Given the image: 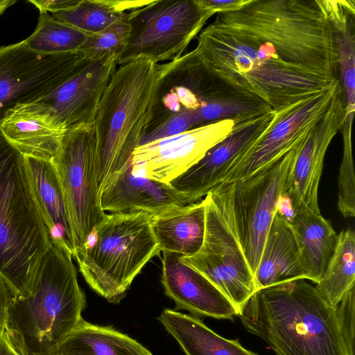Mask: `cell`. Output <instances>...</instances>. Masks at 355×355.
I'll return each instance as SVG.
<instances>
[{
    "label": "cell",
    "instance_id": "6da1fadb",
    "mask_svg": "<svg viewBox=\"0 0 355 355\" xmlns=\"http://www.w3.org/2000/svg\"><path fill=\"white\" fill-rule=\"evenodd\" d=\"M193 52L209 98L278 111L340 83L334 27L324 0H250L216 14Z\"/></svg>",
    "mask_w": 355,
    "mask_h": 355
},
{
    "label": "cell",
    "instance_id": "7a4b0ae2",
    "mask_svg": "<svg viewBox=\"0 0 355 355\" xmlns=\"http://www.w3.org/2000/svg\"><path fill=\"white\" fill-rule=\"evenodd\" d=\"M171 64L137 59L116 69L94 121L99 195L132 165L152 123L161 83Z\"/></svg>",
    "mask_w": 355,
    "mask_h": 355
},
{
    "label": "cell",
    "instance_id": "3957f363",
    "mask_svg": "<svg viewBox=\"0 0 355 355\" xmlns=\"http://www.w3.org/2000/svg\"><path fill=\"white\" fill-rule=\"evenodd\" d=\"M238 316L276 355H346L336 307L324 302L306 279L256 291Z\"/></svg>",
    "mask_w": 355,
    "mask_h": 355
},
{
    "label": "cell",
    "instance_id": "277c9868",
    "mask_svg": "<svg viewBox=\"0 0 355 355\" xmlns=\"http://www.w3.org/2000/svg\"><path fill=\"white\" fill-rule=\"evenodd\" d=\"M52 244L24 156L0 131V272L26 293Z\"/></svg>",
    "mask_w": 355,
    "mask_h": 355
},
{
    "label": "cell",
    "instance_id": "5b68a950",
    "mask_svg": "<svg viewBox=\"0 0 355 355\" xmlns=\"http://www.w3.org/2000/svg\"><path fill=\"white\" fill-rule=\"evenodd\" d=\"M85 307L72 258L52 245L28 291L12 305L8 327L21 335L29 352H42L81 321Z\"/></svg>",
    "mask_w": 355,
    "mask_h": 355
},
{
    "label": "cell",
    "instance_id": "8992f818",
    "mask_svg": "<svg viewBox=\"0 0 355 355\" xmlns=\"http://www.w3.org/2000/svg\"><path fill=\"white\" fill-rule=\"evenodd\" d=\"M150 219L144 211L107 214L76 259L89 286L110 303L122 300L144 266L160 252Z\"/></svg>",
    "mask_w": 355,
    "mask_h": 355
},
{
    "label": "cell",
    "instance_id": "52a82bcc",
    "mask_svg": "<svg viewBox=\"0 0 355 355\" xmlns=\"http://www.w3.org/2000/svg\"><path fill=\"white\" fill-rule=\"evenodd\" d=\"M205 230L200 250L180 261L213 283L230 300L237 316L256 292L254 275L238 236L232 184H219L205 197Z\"/></svg>",
    "mask_w": 355,
    "mask_h": 355
},
{
    "label": "cell",
    "instance_id": "ba28073f",
    "mask_svg": "<svg viewBox=\"0 0 355 355\" xmlns=\"http://www.w3.org/2000/svg\"><path fill=\"white\" fill-rule=\"evenodd\" d=\"M214 15L199 0H153L130 10L129 39L117 64L140 58L156 63L179 59Z\"/></svg>",
    "mask_w": 355,
    "mask_h": 355
},
{
    "label": "cell",
    "instance_id": "9c48e42d",
    "mask_svg": "<svg viewBox=\"0 0 355 355\" xmlns=\"http://www.w3.org/2000/svg\"><path fill=\"white\" fill-rule=\"evenodd\" d=\"M52 161L71 220L76 259L107 216L100 201L94 123L69 128Z\"/></svg>",
    "mask_w": 355,
    "mask_h": 355
},
{
    "label": "cell",
    "instance_id": "30bf717a",
    "mask_svg": "<svg viewBox=\"0 0 355 355\" xmlns=\"http://www.w3.org/2000/svg\"><path fill=\"white\" fill-rule=\"evenodd\" d=\"M340 89V83L275 111L270 124L242 150L221 183L245 179L304 142Z\"/></svg>",
    "mask_w": 355,
    "mask_h": 355
},
{
    "label": "cell",
    "instance_id": "8fae6325",
    "mask_svg": "<svg viewBox=\"0 0 355 355\" xmlns=\"http://www.w3.org/2000/svg\"><path fill=\"white\" fill-rule=\"evenodd\" d=\"M304 141L250 177L231 183L236 231L253 275L288 175Z\"/></svg>",
    "mask_w": 355,
    "mask_h": 355
},
{
    "label": "cell",
    "instance_id": "7c38bea8",
    "mask_svg": "<svg viewBox=\"0 0 355 355\" xmlns=\"http://www.w3.org/2000/svg\"><path fill=\"white\" fill-rule=\"evenodd\" d=\"M86 61L80 51L40 53L23 41L0 46V121L17 105L51 94Z\"/></svg>",
    "mask_w": 355,
    "mask_h": 355
},
{
    "label": "cell",
    "instance_id": "4fadbf2b",
    "mask_svg": "<svg viewBox=\"0 0 355 355\" xmlns=\"http://www.w3.org/2000/svg\"><path fill=\"white\" fill-rule=\"evenodd\" d=\"M238 118L207 123L179 135L139 146L133 153L132 172L168 184L198 162L210 148L227 137Z\"/></svg>",
    "mask_w": 355,
    "mask_h": 355
},
{
    "label": "cell",
    "instance_id": "5bb4252c",
    "mask_svg": "<svg viewBox=\"0 0 355 355\" xmlns=\"http://www.w3.org/2000/svg\"><path fill=\"white\" fill-rule=\"evenodd\" d=\"M343 89L301 146L287 178L281 201L290 209L291 216L301 209L320 213L318 187L326 152L345 121Z\"/></svg>",
    "mask_w": 355,
    "mask_h": 355
},
{
    "label": "cell",
    "instance_id": "9a60e30c",
    "mask_svg": "<svg viewBox=\"0 0 355 355\" xmlns=\"http://www.w3.org/2000/svg\"><path fill=\"white\" fill-rule=\"evenodd\" d=\"M275 112L238 118L227 137L168 184L187 204L200 200L221 183L242 150L270 124Z\"/></svg>",
    "mask_w": 355,
    "mask_h": 355
},
{
    "label": "cell",
    "instance_id": "2e32d148",
    "mask_svg": "<svg viewBox=\"0 0 355 355\" xmlns=\"http://www.w3.org/2000/svg\"><path fill=\"white\" fill-rule=\"evenodd\" d=\"M116 65L115 58L87 60L75 73L37 102L49 107L67 130L94 123L98 104Z\"/></svg>",
    "mask_w": 355,
    "mask_h": 355
},
{
    "label": "cell",
    "instance_id": "e0dca14e",
    "mask_svg": "<svg viewBox=\"0 0 355 355\" xmlns=\"http://www.w3.org/2000/svg\"><path fill=\"white\" fill-rule=\"evenodd\" d=\"M178 254L163 252L162 284L177 309L193 316L232 320L237 312L224 294L207 278L180 259Z\"/></svg>",
    "mask_w": 355,
    "mask_h": 355
},
{
    "label": "cell",
    "instance_id": "ac0fdd59",
    "mask_svg": "<svg viewBox=\"0 0 355 355\" xmlns=\"http://www.w3.org/2000/svg\"><path fill=\"white\" fill-rule=\"evenodd\" d=\"M67 129L41 102L18 105L0 121V131L24 156L52 160Z\"/></svg>",
    "mask_w": 355,
    "mask_h": 355
},
{
    "label": "cell",
    "instance_id": "d6986e66",
    "mask_svg": "<svg viewBox=\"0 0 355 355\" xmlns=\"http://www.w3.org/2000/svg\"><path fill=\"white\" fill-rule=\"evenodd\" d=\"M254 279L256 291L297 279L313 282L293 228L278 209L265 239Z\"/></svg>",
    "mask_w": 355,
    "mask_h": 355
},
{
    "label": "cell",
    "instance_id": "ffe728a7",
    "mask_svg": "<svg viewBox=\"0 0 355 355\" xmlns=\"http://www.w3.org/2000/svg\"><path fill=\"white\" fill-rule=\"evenodd\" d=\"M37 205L52 245L75 258L73 234L52 160L24 156Z\"/></svg>",
    "mask_w": 355,
    "mask_h": 355
},
{
    "label": "cell",
    "instance_id": "44dd1931",
    "mask_svg": "<svg viewBox=\"0 0 355 355\" xmlns=\"http://www.w3.org/2000/svg\"><path fill=\"white\" fill-rule=\"evenodd\" d=\"M132 165L101 193L103 210L111 213L144 211L150 215L171 207L187 205L168 184L132 173Z\"/></svg>",
    "mask_w": 355,
    "mask_h": 355
},
{
    "label": "cell",
    "instance_id": "7402d4cb",
    "mask_svg": "<svg viewBox=\"0 0 355 355\" xmlns=\"http://www.w3.org/2000/svg\"><path fill=\"white\" fill-rule=\"evenodd\" d=\"M205 198L151 215V228L160 252L192 256L200 249L205 230Z\"/></svg>",
    "mask_w": 355,
    "mask_h": 355
},
{
    "label": "cell",
    "instance_id": "603a6c76",
    "mask_svg": "<svg viewBox=\"0 0 355 355\" xmlns=\"http://www.w3.org/2000/svg\"><path fill=\"white\" fill-rule=\"evenodd\" d=\"M29 355H153L136 340L113 327L83 318L55 345Z\"/></svg>",
    "mask_w": 355,
    "mask_h": 355
},
{
    "label": "cell",
    "instance_id": "cb8c5ba5",
    "mask_svg": "<svg viewBox=\"0 0 355 355\" xmlns=\"http://www.w3.org/2000/svg\"><path fill=\"white\" fill-rule=\"evenodd\" d=\"M157 319L185 355H258L245 348L239 339L217 334L196 316L164 309Z\"/></svg>",
    "mask_w": 355,
    "mask_h": 355
},
{
    "label": "cell",
    "instance_id": "d4e9b609",
    "mask_svg": "<svg viewBox=\"0 0 355 355\" xmlns=\"http://www.w3.org/2000/svg\"><path fill=\"white\" fill-rule=\"evenodd\" d=\"M289 222L296 234L313 282L316 284L334 252L338 234L320 213L308 209L295 212Z\"/></svg>",
    "mask_w": 355,
    "mask_h": 355
},
{
    "label": "cell",
    "instance_id": "484cf974",
    "mask_svg": "<svg viewBox=\"0 0 355 355\" xmlns=\"http://www.w3.org/2000/svg\"><path fill=\"white\" fill-rule=\"evenodd\" d=\"M355 283V234L349 227L338 234L334 252L315 286L320 297L336 307Z\"/></svg>",
    "mask_w": 355,
    "mask_h": 355
},
{
    "label": "cell",
    "instance_id": "4316f807",
    "mask_svg": "<svg viewBox=\"0 0 355 355\" xmlns=\"http://www.w3.org/2000/svg\"><path fill=\"white\" fill-rule=\"evenodd\" d=\"M150 1L80 0L73 8L51 14L58 21L87 35L102 31L126 10L144 6Z\"/></svg>",
    "mask_w": 355,
    "mask_h": 355
},
{
    "label": "cell",
    "instance_id": "83f0119b",
    "mask_svg": "<svg viewBox=\"0 0 355 355\" xmlns=\"http://www.w3.org/2000/svg\"><path fill=\"white\" fill-rule=\"evenodd\" d=\"M87 34L49 13L40 14L34 32L23 40L31 50L44 54L79 51Z\"/></svg>",
    "mask_w": 355,
    "mask_h": 355
},
{
    "label": "cell",
    "instance_id": "f1b7e54d",
    "mask_svg": "<svg viewBox=\"0 0 355 355\" xmlns=\"http://www.w3.org/2000/svg\"><path fill=\"white\" fill-rule=\"evenodd\" d=\"M130 24L128 12L101 32L87 35L79 51L89 61L120 58L129 39Z\"/></svg>",
    "mask_w": 355,
    "mask_h": 355
},
{
    "label": "cell",
    "instance_id": "f546056e",
    "mask_svg": "<svg viewBox=\"0 0 355 355\" xmlns=\"http://www.w3.org/2000/svg\"><path fill=\"white\" fill-rule=\"evenodd\" d=\"M196 110L201 125L205 122L259 115L272 110L258 103L222 97L202 100Z\"/></svg>",
    "mask_w": 355,
    "mask_h": 355
},
{
    "label": "cell",
    "instance_id": "4dcf8cb0",
    "mask_svg": "<svg viewBox=\"0 0 355 355\" xmlns=\"http://www.w3.org/2000/svg\"><path fill=\"white\" fill-rule=\"evenodd\" d=\"M198 125L200 123L196 110L182 107L178 112L170 114L153 130L146 132L141 146L179 135Z\"/></svg>",
    "mask_w": 355,
    "mask_h": 355
},
{
    "label": "cell",
    "instance_id": "1f68e13d",
    "mask_svg": "<svg viewBox=\"0 0 355 355\" xmlns=\"http://www.w3.org/2000/svg\"><path fill=\"white\" fill-rule=\"evenodd\" d=\"M354 287L336 306L338 329L346 355H354Z\"/></svg>",
    "mask_w": 355,
    "mask_h": 355
},
{
    "label": "cell",
    "instance_id": "d6a6232c",
    "mask_svg": "<svg viewBox=\"0 0 355 355\" xmlns=\"http://www.w3.org/2000/svg\"><path fill=\"white\" fill-rule=\"evenodd\" d=\"M18 295L17 289L0 272V331L8 326L10 310Z\"/></svg>",
    "mask_w": 355,
    "mask_h": 355
},
{
    "label": "cell",
    "instance_id": "836d02e7",
    "mask_svg": "<svg viewBox=\"0 0 355 355\" xmlns=\"http://www.w3.org/2000/svg\"><path fill=\"white\" fill-rule=\"evenodd\" d=\"M0 355H29L23 338L8 327L0 331Z\"/></svg>",
    "mask_w": 355,
    "mask_h": 355
},
{
    "label": "cell",
    "instance_id": "e575fe53",
    "mask_svg": "<svg viewBox=\"0 0 355 355\" xmlns=\"http://www.w3.org/2000/svg\"><path fill=\"white\" fill-rule=\"evenodd\" d=\"M80 0H29L40 14H51L66 11L75 7Z\"/></svg>",
    "mask_w": 355,
    "mask_h": 355
},
{
    "label": "cell",
    "instance_id": "d590c367",
    "mask_svg": "<svg viewBox=\"0 0 355 355\" xmlns=\"http://www.w3.org/2000/svg\"><path fill=\"white\" fill-rule=\"evenodd\" d=\"M206 8L214 14L227 12L241 8L250 0H199Z\"/></svg>",
    "mask_w": 355,
    "mask_h": 355
},
{
    "label": "cell",
    "instance_id": "8d00e7d4",
    "mask_svg": "<svg viewBox=\"0 0 355 355\" xmlns=\"http://www.w3.org/2000/svg\"><path fill=\"white\" fill-rule=\"evenodd\" d=\"M15 3L16 1L12 0H0V15H2L7 8Z\"/></svg>",
    "mask_w": 355,
    "mask_h": 355
}]
</instances>
